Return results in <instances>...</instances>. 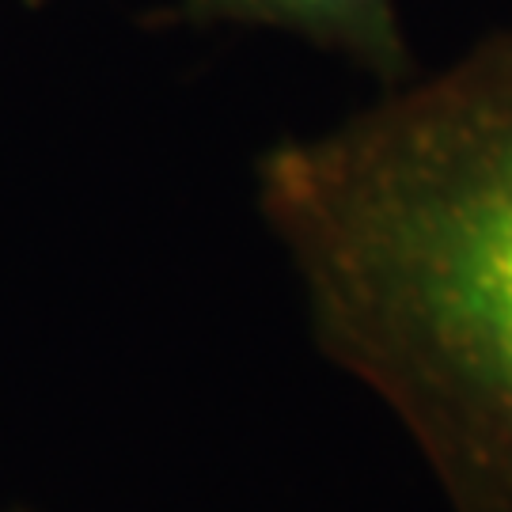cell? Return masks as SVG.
Wrapping results in <instances>:
<instances>
[{"mask_svg": "<svg viewBox=\"0 0 512 512\" xmlns=\"http://www.w3.org/2000/svg\"><path fill=\"white\" fill-rule=\"evenodd\" d=\"M258 205L456 512H512V31L266 152Z\"/></svg>", "mask_w": 512, "mask_h": 512, "instance_id": "obj_1", "label": "cell"}, {"mask_svg": "<svg viewBox=\"0 0 512 512\" xmlns=\"http://www.w3.org/2000/svg\"><path fill=\"white\" fill-rule=\"evenodd\" d=\"M27 4H42V0H27Z\"/></svg>", "mask_w": 512, "mask_h": 512, "instance_id": "obj_3", "label": "cell"}, {"mask_svg": "<svg viewBox=\"0 0 512 512\" xmlns=\"http://www.w3.org/2000/svg\"><path fill=\"white\" fill-rule=\"evenodd\" d=\"M194 27L236 23L308 38L376 73L387 88L410 80V46L395 0H179Z\"/></svg>", "mask_w": 512, "mask_h": 512, "instance_id": "obj_2", "label": "cell"}]
</instances>
